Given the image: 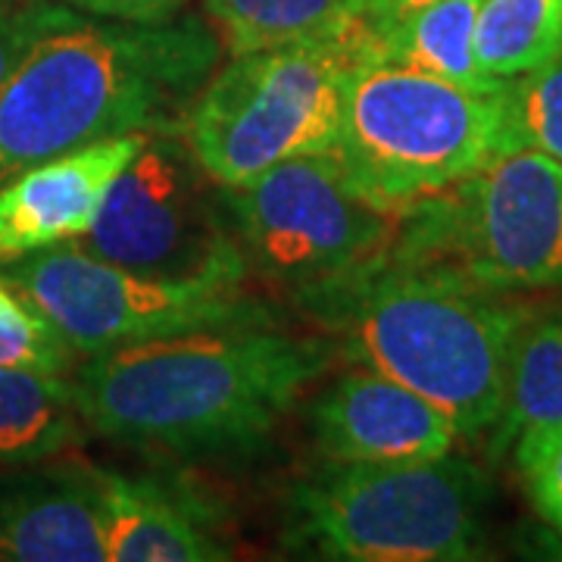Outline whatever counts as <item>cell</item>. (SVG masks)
Listing matches in <instances>:
<instances>
[{"label":"cell","instance_id":"cell-19","mask_svg":"<svg viewBox=\"0 0 562 562\" xmlns=\"http://www.w3.org/2000/svg\"><path fill=\"white\" fill-rule=\"evenodd\" d=\"M475 57L484 76L497 81L562 57V0H484Z\"/></svg>","mask_w":562,"mask_h":562},{"label":"cell","instance_id":"cell-15","mask_svg":"<svg viewBox=\"0 0 562 562\" xmlns=\"http://www.w3.org/2000/svg\"><path fill=\"white\" fill-rule=\"evenodd\" d=\"M547 425H562V306L528 313L513 338L501 419L491 428V453L503 457L525 431Z\"/></svg>","mask_w":562,"mask_h":562},{"label":"cell","instance_id":"cell-11","mask_svg":"<svg viewBox=\"0 0 562 562\" xmlns=\"http://www.w3.org/2000/svg\"><path fill=\"white\" fill-rule=\"evenodd\" d=\"M306 425L325 462L431 460L460 441L435 403L366 366L325 384L306 409Z\"/></svg>","mask_w":562,"mask_h":562},{"label":"cell","instance_id":"cell-9","mask_svg":"<svg viewBox=\"0 0 562 562\" xmlns=\"http://www.w3.org/2000/svg\"><path fill=\"white\" fill-rule=\"evenodd\" d=\"M101 260L140 276L238 288L250 272L222 184L203 172L181 132H150L76 238Z\"/></svg>","mask_w":562,"mask_h":562},{"label":"cell","instance_id":"cell-2","mask_svg":"<svg viewBox=\"0 0 562 562\" xmlns=\"http://www.w3.org/2000/svg\"><path fill=\"white\" fill-rule=\"evenodd\" d=\"M220 57L201 20L122 22L63 7L0 85V184L103 138L184 135Z\"/></svg>","mask_w":562,"mask_h":562},{"label":"cell","instance_id":"cell-24","mask_svg":"<svg viewBox=\"0 0 562 562\" xmlns=\"http://www.w3.org/2000/svg\"><path fill=\"white\" fill-rule=\"evenodd\" d=\"M63 7L88 16L122 22H162L179 16L188 0H60Z\"/></svg>","mask_w":562,"mask_h":562},{"label":"cell","instance_id":"cell-10","mask_svg":"<svg viewBox=\"0 0 562 562\" xmlns=\"http://www.w3.org/2000/svg\"><path fill=\"white\" fill-rule=\"evenodd\" d=\"M247 266L294 294L344 279L382 254L397 216L369 203L335 150H313L222 188Z\"/></svg>","mask_w":562,"mask_h":562},{"label":"cell","instance_id":"cell-25","mask_svg":"<svg viewBox=\"0 0 562 562\" xmlns=\"http://www.w3.org/2000/svg\"><path fill=\"white\" fill-rule=\"evenodd\" d=\"M425 3H435V0H372V3L366 7L362 20L372 29V35H382V32H387L394 22H401L403 16L416 13Z\"/></svg>","mask_w":562,"mask_h":562},{"label":"cell","instance_id":"cell-22","mask_svg":"<svg viewBox=\"0 0 562 562\" xmlns=\"http://www.w3.org/2000/svg\"><path fill=\"white\" fill-rule=\"evenodd\" d=\"M76 350L32 310L20 319H0V366L69 375L76 366Z\"/></svg>","mask_w":562,"mask_h":562},{"label":"cell","instance_id":"cell-7","mask_svg":"<svg viewBox=\"0 0 562 562\" xmlns=\"http://www.w3.org/2000/svg\"><path fill=\"white\" fill-rule=\"evenodd\" d=\"M503 88L475 91L372 57L350 76L331 150L366 201L401 216L494 154Z\"/></svg>","mask_w":562,"mask_h":562},{"label":"cell","instance_id":"cell-16","mask_svg":"<svg viewBox=\"0 0 562 562\" xmlns=\"http://www.w3.org/2000/svg\"><path fill=\"white\" fill-rule=\"evenodd\" d=\"M484 0H435L375 35L379 60L419 69L475 91H501L506 81L484 76L475 32Z\"/></svg>","mask_w":562,"mask_h":562},{"label":"cell","instance_id":"cell-23","mask_svg":"<svg viewBox=\"0 0 562 562\" xmlns=\"http://www.w3.org/2000/svg\"><path fill=\"white\" fill-rule=\"evenodd\" d=\"M60 10V0H0V85Z\"/></svg>","mask_w":562,"mask_h":562},{"label":"cell","instance_id":"cell-12","mask_svg":"<svg viewBox=\"0 0 562 562\" xmlns=\"http://www.w3.org/2000/svg\"><path fill=\"white\" fill-rule=\"evenodd\" d=\"M147 135H116L35 162L0 184V260L81 238Z\"/></svg>","mask_w":562,"mask_h":562},{"label":"cell","instance_id":"cell-5","mask_svg":"<svg viewBox=\"0 0 562 562\" xmlns=\"http://www.w3.org/2000/svg\"><path fill=\"white\" fill-rule=\"evenodd\" d=\"M372 57L379 44L362 16L319 38L238 54L194 98L184 140L222 188L291 157L331 150L350 76Z\"/></svg>","mask_w":562,"mask_h":562},{"label":"cell","instance_id":"cell-8","mask_svg":"<svg viewBox=\"0 0 562 562\" xmlns=\"http://www.w3.org/2000/svg\"><path fill=\"white\" fill-rule=\"evenodd\" d=\"M3 281L85 357L206 328L272 325L269 306L244 297L238 288L140 276L88 254L76 241L10 260Z\"/></svg>","mask_w":562,"mask_h":562},{"label":"cell","instance_id":"cell-1","mask_svg":"<svg viewBox=\"0 0 562 562\" xmlns=\"http://www.w3.org/2000/svg\"><path fill=\"white\" fill-rule=\"evenodd\" d=\"M335 344L276 325L206 328L88 357L72 379L81 422L103 438L176 457L260 450L331 366Z\"/></svg>","mask_w":562,"mask_h":562},{"label":"cell","instance_id":"cell-4","mask_svg":"<svg viewBox=\"0 0 562 562\" xmlns=\"http://www.w3.org/2000/svg\"><path fill=\"white\" fill-rule=\"evenodd\" d=\"M487 501V475L453 450L431 460L325 462L288 494V543L322 560H475Z\"/></svg>","mask_w":562,"mask_h":562},{"label":"cell","instance_id":"cell-14","mask_svg":"<svg viewBox=\"0 0 562 562\" xmlns=\"http://www.w3.org/2000/svg\"><path fill=\"white\" fill-rule=\"evenodd\" d=\"M106 560L220 562L232 560L210 497L160 475H122L94 465Z\"/></svg>","mask_w":562,"mask_h":562},{"label":"cell","instance_id":"cell-26","mask_svg":"<svg viewBox=\"0 0 562 562\" xmlns=\"http://www.w3.org/2000/svg\"><path fill=\"white\" fill-rule=\"evenodd\" d=\"M29 313H32V306H25L13 294V288L0 279V319H20V316H29Z\"/></svg>","mask_w":562,"mask_h":562},{"label":"cell","instance_id":"cell-18","mask_svg":"<svg viewBox=\"0 0 562 562\" xmlns=\"http://www.w3.org/2000/svg\"><path fill=\"white\" fill-rule=\"evenodd\" d=\"M372 0H203L220 44L232 54L319 38L360 20Z\"/></svg>","mask_w":562,"mask_h":562},{"label":"cell","instance_id":"cell-17","mask_svg":"<svg viewBox=\"0 0 562 562\" xmlns=\"http://www.w3.org/2000/svg\"><path fill=\"white\" fill-rule=\"evenodd\" d=\"M66 375L0 366V469L60 457L85 438Z\"/></svg>","mask_w":562,"mask_h":562},{"label":"cell","instance_id":"cell-13","mask_svg":"<svg viewBox=\"0 0 562 562\" xmlns=\"http://www.w3.org/2000/svg\"><path fill=\"white\" fill-rule=\"evenodd\" d=\"M94 465L57 457L0 475V562H103Z\"/></svg>","mask_w":562,"mask_h":562},{"label":"cell","instance_id":"cell-21","mask_svg":"<svg viewBox=\"0 0 562 562\" xmlns=\"http://www.w3.org/2000/svg\"><path fill=\"white\" fill-rule=\"evenodd\" d=\"M513 457L535 509L562 535V425L525 431Z\"/></svg>","mask_w":562,"mask_h":562},{"label":"cell","instance_id":"cell-20","mask_svg":"<svg viewBox=\"0 0 562 562\" xmlns=\"http://www.w3.org/2000/svg\"><path fill=\"white\" fill-rule=\"evenodd\" d=\"M528 147L562 162V57L506 81L497 147Z\"/></svg>","mask_w":562,"mask_h":562},{"label":"cell","instance_id":"cell-6","mask_svg":"<svg viewBox=\"0 0 562 562\" xmlns=\"http://www.w3.org/2000/svg\"><path fill=\"white\" fill-rule=\"evenodd\" d=\"M384 257L516 294L562 284V162L494 150L465 179L403 210Z\"/></svg>","mask_w":562,"mask_h":562},{"label":"cell","instance_id":"cell-3","mask_svg":"<svg viewBox=\"0 0 562 562\" xmlns=\"http://www.w3.org/2000/svg\"><path fill=\"white\" fill-rule=\"evenodd\" d=\"M294 301L338 338L344 360L413 387L460 438L491 435L501 419L513 338L531 313L513 294L391 262L382 250Z\"/></svg>","mask_w":562,"mask_h":562}]
</instances>
